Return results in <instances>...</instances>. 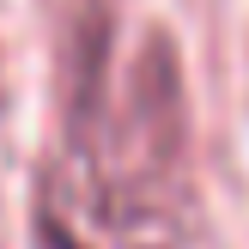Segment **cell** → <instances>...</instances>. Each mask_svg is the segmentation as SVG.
<instances>
[{"mask_svg":"<svg viewBox=\"0 0 249 249\" xmlns=\"http://www.w3.org/2000/svg\"><path fill=\"white\" fill-rule=\"evenodd\" d=\"M189 97L164 31L109 73V18L91 6L67 55V164L79 170L85 225L128 249H170L195 213Z\"/></svg>","mask_w":249,"mask_h":249,"instance_id":"obj_1","label":"cell"}]
</instances>
